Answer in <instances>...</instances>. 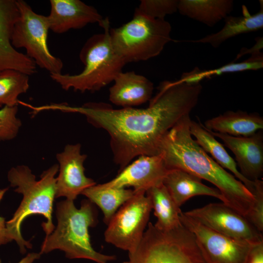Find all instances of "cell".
I'll return each mask as SVG.
<instances>
[{"label": "cell", "instance_id": "6da1fadb", "mask_svg": "<svg viewBox=\"0 0 263 263\" xmlns=\"http://www.w3.org/2000/svg\"><path fill=\"white\" fill-rule=\"evenodd\" d=\"M202 89L200 83L165 80L144 109H114L109 104L94 102L76 107L55 103L53 109L82 114L92 125L105 131L119 172L135 157L159 154L163 138L182 117L189 114Z\"/></svg>", "mask_w": 263, "mask_h": 263}, {"label": "cell", "instance_id": "7a4b0ae2", "mask_svg": "<svg viewBox=\"0 0 263 263\" xmlns=\"http://www.w3.org/2000/svg\"><path fill=\"white\" fill-rule=\"evenodd\" d=\"M189 114L182 117L165 135L159 148L168 169H181L213 184L225 205L244 216L250 211L254 195L233 174L220 166L192 138Z\"/></svg>", "mask_w": 263, "mask_h": 263}, {"label": "cell", "instance_id": "3957f363", "mask_svg": "<svg viewBox=\"0 0 263 263\" xmlns=\"http://www.w3.org/2000/svg\"><path fill=\"white\" fill-rule=\"evenodd\" d=\"M58 171V165L55 164L42 172L39 180L25 165L13 167L8 173L10 186L16 188L15 192L22 194L23 199L13 217L6 222V226L10 239L16 241L22 254L26 252L25 247L32 246L23 239L20 231L22 223L27 217L39 214L47 219L41 225L46 236L54 230L52 212L56 190L55 176Z\"/></svg>", "mask_w": 263, "mask_h": 263}, {"label": "cell", "instance_id": "277c9868", "mask_svg": "<svg viewBox=\"0 0 263 263\" xmlns=\"http://www.w3.org/2000/svg\"><path fill=\"white\" fill-rule=\"evenodd\" d=\"M97 215L94 204L89 200H83L78 209L73 200L66 199L57 203V225L51 234L45 237L40 253L59 249L69 259H85L97 263H109L115 260V256L96 251L91 243L89 228L96 225Z\"/></svg>", "mask_w": 263, "mask_h": 263}, {"label": "cell", "instance_id": "5b68a950", "mask_svg": "<svg viewBox=\"0 0 263 263\" xmlns=\"http://www.w3.org/2000/svg\"><path fill=\"white\" fill-rule=\"evenodd\" d=\"M100 26L104 28V32L89 38L80 52L79 58L84 65L81 72L73 75L50 74L52 80L63 90L96 92L113 81L122 72L126 63L112 43L109 19H104Z\"/></svg>", "mask_w": 263, "mask_h": 263}, {"label": "cell", "instance_id": "8992f818", "mask_svg": "<svg viewBox=\"0 0 263 263\" xmlns=\"http://www.w3.org/2000/svg\"><path fill=\"white\" fill-rule=\"evenodd\" d=\"M171 26L165 19H154L135 10L132 19L110 29L112 43L126 63L145 61L159 55L171 40Z\"/></svg>", "mask_w": 263, "mask_h": 263}, {"label": "cell", "instance_id": "52a82bcc", "mask_svg": "<svg viewBox=\"0 0 263 263\" xmlns=\"http://www.w3.org/2000/svg\"><path fill=\"white\" fill-rule=\"evenodd\" d=\"M122 263H206L192 234L182 224L169 230L149 222L136 250Z\"/></svg>", "mask_w": 263, "mask_h": 263}, {"label": "cell", "instance_id": "ba28073f", "mask_svg": "<svg viewBox=\"0 0 263 263\" xmlns=\"http://www.w3.org/2000/svg\"><path fill=\"white\" fill-rule=\"evenodd\" d=\"M19 17L14 26L11 43L15 48H24L26 55L50 74H61L63 64L53 56L47 44L50 30L47 16L35 12L23 0H17Z\"/></svg>", "mask_w": 263, "mask_h": 263}, {"label": "cell", "instance_id": "9c48e42d", "mask_svg": "<svg viewBox=\"0 0 263 263\" xmlns=\"http://www.w3.org/2000/svg\"><path fill=\"white\" fill-rule=\"evenodd\" d=\"M152 210L145 191L135 192L113 216L104 233L105 241L132 254L137 248L148 225Z\"/></svg>", "mask_w": 263, "mask_h": 263}, {"label": "cell", "instance_id": "30bf717a", "mask_svg": "<svg viewBox=\"0 0 263 263\" xmlns=\"http://www.w3.org/2000/svg\"><path fill=\"white\" fill-rule=\"evenodd\" d=\"M180 220L193 234L206 263H246L249 253L255 244L217 232L182 212L180 214Z\"/></svg>", "mask_w": 263, "mask_h": 263}, {"label": "cell", "instance_id": "8fae6325", "mask_svg": "<svg viewBox=\"0 0 263 263\" xmlns=\"http://www.w3.org/2000/svg\"><path fill=\"white\" fill-rule=\"evenodd\" d=\"M204 225L224 235L256 244L263 242L259 231L243 215L222 203H210L184 212Z\"/></svg>", "mask_w": 263, "mask_h": 263}, {"label": "cell", "instance_id": "7c38bea8", "mask_svg": "<svg viewBox=\"0 0 263 263\" xmlns=\"http://www.w3.org/2000/svg\"><path fill=\"white\" fill-rule=\"evenodd\" d=\"M79 143L67 145L56 155L59 174L56 178V197H65L74 201L86 189L96 185L86 176L84 162L87 155L81 153Z\"/></svg>", "mask_w": 263, "mask_h": 263}, {"label": "cell", "instance_id": "4fadbf2b", "mask_svg": "<svg viewBox=\"0 0 263 263\" xmlns=\"http://www.w3.org/2000/svg\"><path fill=\"white\" fill-rule=\"evenodd\" d=\"M168 169L161 154L141 155L129 164L112 180L101 185L105 187L126 188L134 192L145 191L163 183Z\"/></svg>", "mask_w": 263, "mask_h": 263}, {"label": "cell", "instance_id": "5bb4252c", "mask_svg": "<svg viewBox=\"0 0 263 263\" xmlns=\"http://www.w3.org/2000/svg\"><path fill=\"white\" fill-rule=\"evenodd\" d=\"M19 17L16 0H0V72L12 69L30 75L37 72L35 62L18 51L11 43L14 26Z\"/></svg>", "mask_w": 263, "mask_h": 263}, {"label": "cell", "instance_id": "9a60e30c", "mask_svg": "<svg viewBox=\"0 0 263 263\" xmlns=\"http://www.w3.org/2000/svg\"><path fill=\"white\" fill-rule=\"evenodd\" d=\"M210 132L233 152L240 172L245 178L251 181L261 180L263 175V130L245 137Z\"/></svg>", "mask_w": 263, "mask_h": 263}, {"label": "cell", "instance_id": "2e32d148", "mask_svg": "<svg viewBox=\"0 0 263 263\" xmlns=\"http://www.w3.org/2000/svg\"><path fill=\"white\" fill-rule=\"evenodd\" d=\"M47 16L50 30L56 34L79 29L89 23L101 24L104 19L93 6L79 0H51Z\"/></svg>", "mask_w": 263, "mask_h": 263}, {"label": "cell", "instance_id": "e0dca14e", "mask_svg": "<svg viewBox=\"0 0 263 263\" xmlns=\"http://www.w3.org/2000/svg\"><path fill=\"white\" fill-rule=\"evenodd\" d=\"M109 90V100L123 108L138 106L151 98L153 83L133 71L120 73Z\"/></svg>", "mask_w": 263, "mask_h": 263}, {"label": "cell", "instance_id": "ac0fdd59", "mask_svg": "<svg viewBox=\"0 0 263 263\" xmlns=\"http://www.w3.org/2000/svg\"><path fill=\"white\" fill-rule=\"evenodd\" d=\"M163 184L179 207L190 198L198 195L214 197L225 203L223 195L217 188L206 186L200 178L181 169H169Z\"/></svg>", "mask_w": 263, "mask_h": 263}, {"label": "cell", "instance_id": "d6986e66", "mask_svg": "<svg viewBox=\"0 0 263 263\" xmlns=\"http://www.w3.org/2000/svg\"><path fill=\"white\" fill-rule=\"evenodd\" d=\"M203 125L209 131L245 137L263 130V118L256 113L229 111L207 119Z\"/></svg>", "mask_w": 263, "mask_h": 263}, {"label": "cell", "instance_id": "ffe728a7", "mask_svg": "<svg viewBox=\"0 0 263 263\" xmlns=\"http://www.w3.org/2000/svg\"><path fill=\"white\" fill-rule=\"evenodd\" d=\"M189 132L195 138L197 143L223 168L230 171L253 194L261 180L251 181L245 178L238 169L235 160L230 156L224 146L218 142L201 123L190 120Z\"/></svg>", "mask_w": 263, "mask_h": 263}, {"label": "cell", "instance_id": "44dd1931", "mask_svg": "<svg viewBox=\"0 0 263 263\" xmlns=\"http://www.w3.org/2000/svg\"><path fill=\"white\" fill-rule=\"evenodd\" d=\"M260 9L251 15L246 7L242 6L243 16H228L224 19L223 27L218 32L208 35L198 40H190L194 43L209 44L218 47L226 40L237 35L257 31L263 27V1L260 0Z\"/></svg>", "mask_w": 263, "mask_h": 263}, {"label": "cell", "instance_id": "7402d4cb", "mask_svg": "<svg viewBox=\"0 0 263 263\" xmlns=\"http://www.w3.org/2000/svg\"><path fill=\"white\" fill-rule=\"evenodd\" d=\"M232 0H179L177 11L180 14L213 27L232 11Z\"/></svg>", "mask_w": 263, "mask_h": 263}, {"label": "cell", "instance_id": "603a6c76", "mask_svg": "<svg viewBox=\"0 0 263 263\" xmlns=\"http://www.w3.org/2000/svg\"><path fill=\"white\" fill-rule=\"evenodd\" d=\"M146 195L150 200L152 209L157 219L154 224L157 228L167 231L181 225L180 207L176 204L163 183L149 189Z\"/></svg>", "mask_w": 263, "mask_h": 263}, {"label": "cell", "instance_id": "cb8c5ba5", "mask_svg": "<svg viewBox=\"0 0 263 263\" xmlns=\"http://www.w3.org/2000/svg\"><path fill=\"white\" fill-rule=\"evenodd\" d=\"M134 193L133 189L105 187L98 184L85 189L81 194L101 209L104 215V222L108 225L121 206Z\"/></svg>", "mask_w": 263, "mask_h": 263}, {"label": "cell", "instance_id": "d4e9b609", "mask_svg": "<svg viewBox=\"0 0 263 263\" xmlns=\"http://www.w3.org/2000/svg\"><path fill=\"white\" fill-rule=\"evenodd\" d=\"M263 67V53L251 55L246 60L235 63L232 62L216 69L201 70L195 68L189 72L184 73L179 80L188 83H199L204 78L225 73H235L247 70H258Z\"/></svg>", "mask_w": 263, "mask_h": 263}, {"label": "cell", "instance_id": "484cf974", "mask_svg": "<svg viewBox=\"0 0 263 263\" xmlns=\"http://www.w3.org/2000/svg\"><path fill=\"white\" fill-rule=\"evenodd\" d=\"M29 75L15 70L0 72V107L18 106L19 96L29 88Z\"/></svg>", "mask_w": 263, "mask_h": 263}, {"label": "cell", "instance_id": "4316f807", "mask_svg": "<svg viewBox=\"0 0 263 263\" xmlns=\"http://www.w3.org/2000/svg\"><path fill=\"white\" fill-rule=\"evenodd\" d=\"M178 0H142L135 10L154 19H165L168 15L177 11Z\"/></svg>", "mask_w": 263, "mask_h": 263}, {"label": "cell", "instance_id": "83f0119b", "mask_svg": "<svg viewBox=\"0 0 263 263\" xmlns=\"http://www.w3.org/2000/svg\"><path fill=\"white\" fill-rule=\"evenodd\" d=\"M18 106H3L0 109V140L8 141L18 134L22 123L17 117Z\"/></svg>", "mask_w": 263, "mask_h": 263}, {"label": "cell", "instance_id": "f1b7e54d", "mask_svg": "<svg viewBox=\"0 0 263 263\" xmlns=\"http://www.w3.org/2000/svg\"><path fill=\"white\" fill-rule=\"evenodd\" d=\"M253 195L255 200L245 218L260 232L263 231V182L257 188Z\"/></svg>", "mask_w": 263, "mask_h": 263}, {"label": "cell", "instance_id": "f546056e", "mask_svg": "<svg viewBox=\"0 0 263 263\" xmlns=\"http://www.w3.org/2000/svg\"><path fill=\"white\" fill-rule=\"evenodd\" d=\"M246 263H263V242L253 246Z\"/></svg>", "mask_w": 263, "mask_h": 263}, {"label": "cell", "instance_id": "4dcf8cb0", "mask_svg": "<svg viewBox=\"0 0 263 263\" xmlns=\"http://www.w3.org/2000/svg\"><path fill=\"white\" fill-rule=\"evenodd\" d=\"M8 188L0 189V202ZM11 240L6 226V222L4 218L0 216V245L11 242Z\"/></svg>", "mask_w": 263, "mask_h": 263}, {"label": "cell", "instance_id": "1f68e13d", "mask_svg": "<svg viewBox=\"0 0 263 263\" xmlns=\"http://www.w3.org/2000/svg\"><path fill=\"white\" fill-rule=\"evenodd\" d=\"M40 253H31L27 255V256L21 260L18 263H33L35 260L40 258ZM0 263L1 260L0 259Z\"/></svg>", "mask_w": 263, "mask_h": 263}, {"label": "cell", "instance_id": "d6a6232c", "mask_svg": "<svg viewBox=\"0 0 263 263\" xmlns=\"http://www.w3.org/2000/svg\"><path fill=\"white\" fill-rule=\"evenodd\" d=\"M32 107H33V106H32V107H31L32 110ZM33 112L34 113H34L33 111Z\"/></svg>", "mask_w": 263, "mask_h": 263}]
</instances>
